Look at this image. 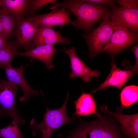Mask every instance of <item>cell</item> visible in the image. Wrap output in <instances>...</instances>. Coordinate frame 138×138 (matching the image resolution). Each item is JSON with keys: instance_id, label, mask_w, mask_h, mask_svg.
<instances>
[{"instance_id": "9", "label": "cell", "mask_w": 138, "mask_h": 138, "mask_svg": "<svg viewBox=\"0 0 138 138\" xmlns=\"http://www.w3.org/2000/svg\"><path fill=\"white\" fill-rule=\"evenodd\" d=\"M110 9V17L115 25L138 33V9L116 6Z\"/></svg>"}, {"instance_id": "30", "label": "cell", "mask_w": 138, "mask_h": 138, "mask_svg": "<svg viewBox=\"0 0 138 138\" xmlns=\"http://www.w3.org/2000/svg\"><path fill=\"white\" fill-rule=\"evenodd\" d=\"M126 138H128L126 137Z\"/></svg>"}, {"instance_id": "23", "label": "cell", "mask_w": 138, "mask_h": 138, "mask_svg": "<svg viewBox=\"0 0 138 138\" xmlns=\"http://www.w3.org/2000/svg\"><path fill=\"white\" fill-rule=\"evenodd\" d=\"M116 3H118L120 6L126 7L130 8L138 9L137 0H116Z\"/></svg>"}, {"instance_id": "6", "label": "cell", "mask_w": 138, "mask_h": 138, "mask_svg": "<svg viewBox=\"0 0 138 138\" xmlns=\"http://www.w3.org/2000/svg\"><path fill=\"white\" fill-rule=\"evenodd\" d=\"M138 41V33L115 25L109 41L101 53H108L112 61L118 53Z\"/></svg>"}, {"instance_id": "4", "label": "cell", "mask_w": 138, "mask_h": 138, "mask_svg": "<svg viewBox=\"0 0 138 138\" xmlns=\"http://www.w3.org/2000/svg\"><path fill=\"white\" fill-rule=\"evenodd\" d=\"M115 25L110 17L104 18L96 28L87 34H82L89 49V57L93 58L101 53L109 41Z\"/></svg>"}, {"instance_id": "18", "label": "cell", "mask_w": 138, "mask_h": 138, "mask_svg": "<svg viewBox=\"0 0 138 138\" xmlns=\"http://www.w3.org/2000/svg\"><path fill=\"white\" fill-rule=\"evenodd\" d=\"M19 48L15 40L8 41L0 49V68L11 65V62L15 56L19 55L17 52Z\"/></svg>"}, {"instance_id": "5", "label": "cell", "mask_w": 138, "mask_h": 138, "mask_svg": "<svg viewBox=\"0 0 138 138\" xmlns=\"http://www.w3.org/2000/svg\"><path fill=\"white\" fill-rule=\"evenodd\" d=\"M21 89L15 83L0 79V109L5 116L10 117L13 121L24 124L25 120L20 117L21 112L16 106V98L18 91Z\"/></svg>"}, {"instance_id": "22", "label": "cell", "mask_w": 138, "mask_h": 138, "mask_svg": "<svg viewBox=\"0 0 138 138\" xmlns=\"http://www.w3.org/2000/svg\"><path fill=\"white\" fill-rule=\"evenodd\" d=\"M56 0H31L26 15L28 17L32 16L40 8L47 4H54Z\"/></svg>"}, {"instance_id": "7", "label": "cell", "mask_w": 138, "mask_h": 138, "mask_svg": "<svg viewBox=\"0 0 138 138\" xmlns=\"http://www.w3.org/2000/svg\"><path fill=\"white\" fill-rule=\"evenodd\" d=\"M105 115H111L121 125L120 131L128 138H138V114H126L122 113L123 106L117 108L116 111H109L106 105L100 106Z\"/></svg>"}, {"instance_id": "16", "label": "cell", "mask_w": 138, "mask_h": 138, "mask_svg": "<svg viewBox=\"0 0 138 138\" xmlns=\"http://www.w3.org/2000/svg\"><path fill=\"white\" fill-rule=\"evenodd\" d=\"M31 0H1L2 8L14 16L16 22L24 18Z\"/></svg>"}, {"instance_id": "25", "label": "cell", "mask_w": 138, "mask_h": 138, "mask_svg": "<svg viewBox=\"0 0 138 138\" xmlns=\"http://www.w3.org/2000/svg\"><path fill=\"white\" fill-rule=\"evenodd\" d=\"M131 51L134 53L135 59V63L133 67H130V69L134 70L135 73H137L138 70V44H137L133 46L130 49Z\"/></svg>"}, {"instance_id": "11", "label": "cell", "mask_w": 138, "mask_h": 138, "mask_svg": "<svg viewBox=\"0 0 138 138\" xmlns=\"http://www.w3.org/2000/svg\"><path fill=\"white\" fill-rule=\"evenodd\" d=\"M66 53L70 59L71 72L70 77L74 78L79 77L84 82H88L92 77H97L100 74L97 70H93L87 66L78 57L76 53V48L72 47L67 50H63Z\"/></svg>"}, {"instance_id": "26", "label": "cell", "mask_w": 138, "mask_h": 138, "mask_svg": "<svg viewBox=\"0 0 138 138\" xmlns=\"http://www.w3.org/2000/svg\"><path fill=\"white\" fill-rule=\"evenodd\" d=\"M8 40L6 37L0 34V49L6 44Z\"/></svg>"}, {"instance_id": "13", "label": "cell", "mask_w": 138, "mask_h": 138, "mask_svg": "<svg viewBox=\"0 0 138 138\" xmlns=\"http://www.w3.org/2000/svg\"><path fill=\"white\" fill-rule=\"evenodd\" d=\"M115 61H112L110 72L103 83L91 93H95L101 89L109 86H112L121 89L123 86L132 76L135 73L133 70H122L117 66Z\"/></svg>"}, {"instance_id": "29", "label": "cell", "mask_w": 138, "mask_h": 138, "mask_svg": "<svg viewBox=\"0 0 138 138\" xmlns=\"http://www.w3.org/2000/svg\"><path fill=\"white\" fill-rule=\"evenodd\" d=\"M1 7V0H0V7Z\"/></svg>"}, {"instance_id": "12", "label": "cell", "mask_w": 138, "mask_h": 138, "mask_svg": "<svg viewBox=\"0 0 138 138\" xmlns=\"http://www.w3.org/2000/svg\"><path fill=\"white\" fill-rule=\"evenodd\" d=\"M2 68L5 71L6 77L8 80L19 85L22 90L23 95L19 99L20 102H24L29 99L32 95H39V90L32 89L27 82L23 74L24 67L22 65L15 68L9 65L4 66Z\"/></svg>"}, {"instance_id": "19", "label": "cell", "mask_w": 138, "mask_h": 138, "mask_svg": "<svg viewBox=\"0 0 138 138\" xmlns=\"http://www.w3.org/2000/svg\"><path fill=\"white\" fill-rule=\"evenodd\" d=\"M121 103L123 106L129 107L137 101L138 99V87L135 85L126 86L120 94Z\"/></svg>"}, {"instance_id": "27", "label": "cell", "mask_w": 138, "mask_h": 138, "mask_svg": "<svg viewBox=\"0 0 138 138\" xmlns=\"http://www.w3.org/2000/svg\"><path fill=\"white\" fill-rule=\"evenodd\" d=\"M0 34L6 37L8 39V38L7 37L6 35L2 22V20L0 18Z\"/></svg>"}, {"instance_id": "15", "label": "cell", "mask_w": 138, "mask_h": 138, "mask_svg": "<svg viewBox=\"0 0 138 138\" xmlns=\"http://www.w3.org/2000/svg\"><path fill=\"white\" fill-rule=\"evenodd\" d=\"M54 44H47L34 47L24 53H19L21 56L31 57L38 59L43 62L48 69L50 70L55 67L52 60L54 54L59 51L54 47Z\"/></svg>"}, {"instance_id": "20", "label": "cell", "mask_w": 138, "mask_h": 138, "mask_svg": "<svg viewBox=\"0 0 138 138\" xmlns=\"http://www.w3.org/2000/svg\"><path fill=\"white\" fill-rule=\"evenodd\" d=\"M0 18L2 22L6 35L9 39L13 36L17 22L15 17L2 9H0Z\"/></svg>"}, {"instance_id": "10", "label": "cell", "mask_w": 138, "mask_h": 138, "mask_svg": "<svg viewBox=\"0 0 138 138\" xmlns=\"http://www.w3.org/2000/svg\"><path fill=\"white\" fill-rule=\"evenodd\" d=\"M37 28L28 18L17 21L13 36L19 48L26 51L33 48L32 43L37 36Z\"/></svg>"}, {"instance_id": "8", "label": "cell", "mask_w": 138, "mask_h": 138, "mask_svg": "<svg viewBox=\"0 0 138 138\" xmlns=\"http://www.w3.org/2000/svg\"><path fill=\"white\" fill-rule=\"evenodd\" d=\"M70 13L65 7H62L60 9L53 10L42 15H32L28 18L37 28L41 26H61L73 24L74 21L70 18Z\"/></svg>"}, {"instance_id": "24", "label": "cell", "mask_w": 138, "mask_h": 138, "mask_svg": "<svg viewBox=\"0 0 138 138\" xmlns=\"http://www.w3.org/2000/svg\"><path fill=\"white\" fill-rule=\"evenodd\" d=\"M83 2H92L107 6L111 9L116 6L114 0H81Z\"/></svg>"}, {"instance_id": "14", "label": "cell", "mask_w": 138, "mask_h": 138, "mask_svg": "<svg viewBox=\"0 0 138 138\" xmlns=\"http://www.w3.org/2000/svg\"><path fill=\"white\" fill-rule=\"evenodd\" d=\"M56 43L69 44L71 43L67 38L63 37L59 31L48 26H41L37 28V36L32 43L33 48L39 46L55 44Z\"/></svg>"}, {"instance_id": "2", "label": "cell", "mask_w": 138, "mask_h": 138, "mask_svg": "<svg viewBox=\"0 0 138 138\" xmlns=\"http://www.w3.org/2000/svg\"><path fill=\"white\" fill-rule=\"evenodd\" d=\"M75 128L67 132L65 138H126L120 132L118 122L111 115L98 116L95 120L87 122L80 117Z\"/></svg>"}, {"instance_id": "1", "label": "cell", "mask_w": 138, "mask_h": 138, "mask_svg": "<svg viewBox=\"0 0 138 138\" xmlns=\"http://www.w3.org/2000/svg\"><path fill=\"white\" fill-rule=\"evenodd\" d=\"M64 7L77 18L72 25L77 30H81L85 34L89 33L94 25L110 17L111 9L109 7L96 3L83 2L81 0H65L55 3L50 9L52 10L57 7Z\"/></svg>"}, {"instance_id": "3", "label": "cell", "mask_w": 138, "mask_h": 138, "mask_svg": "<svg viewBox=\"0 0 138 138\" xmlns=\"http://www.w3.org/2000/svg\"><path fill=\"white\" fill-rule=\"evenodd\" d=\"M69 95V93L68 92L63 105L57 109H50L45 102L46 111L44 114L43 120L39 123L36 124L35 120L33 119L30 123V127L32 129V135L36 136L40 131L42 134L41 138H50L56 129L71 121L77 119V117L72 118L69 117L66 113Z\"/></svg>"}, {"instance_id": "17", "label": "cell", "mask_w": 138, "mask_h": 138, "mask_svg": "<svg viewBox=\"0 0 138 138\" xmlns=\"http://www.w3.org/2000/svg\"><path fill=\"white\" fill-rule=\"evenodd\" d=\"M76 110L73 116H87L94 114L97 117L100 116V114L96 111V105L92 95L90 93H84L82 94L74 102Z\"/></svg>"}, {"instance_id": "28", "label": "cell", "mask_w": 138, "mask_h": 138, "mask_svg": "<svg viewBox=\"0 0 138 138\" xmlns=\"http://www.w3.org/2000/svg\"><path fill=\"white\" fill-rule=\"evenodd\" d=\"M5 116V114L4 112L0 109V119Z\"/></svg>"}, {"instance_id": "21", "label": "cell", "mask_w": 138, "mask_h": 138, "mask_svg": "<svg viewBox=\"0 0 138 138\" xmlns=\"http://www.w3.org/2000/svg\"><path fill=\"white\" fill-rule=\"evenodd\" d=\"M0 137L2 138H24L19 128L18 123L13 121L7 126L0 129Z\"/></svg>"}]
</instances>
